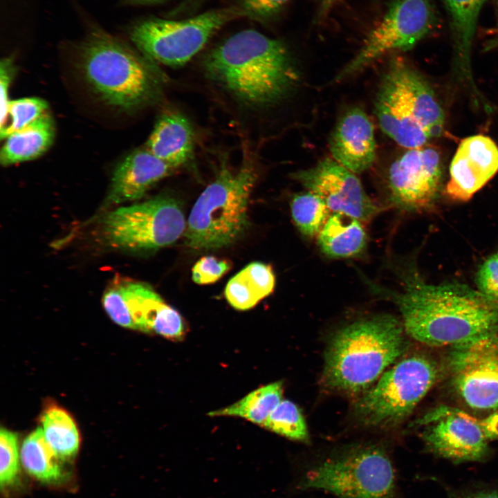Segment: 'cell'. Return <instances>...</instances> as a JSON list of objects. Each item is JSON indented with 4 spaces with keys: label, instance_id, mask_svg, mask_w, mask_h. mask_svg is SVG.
I'll use <instances>...</instances> for the list:
<instances>
[{
    "label": "cell",
    "instance_id": "3957f363",
    "mask_svg": "<svg viewBox=\"0 0 498 498\" xmlns=\"http://www.w3.org/2000/svg\"><path fill=\"white\" fill-rule=\"evenodd\" d=\"M404 331L403 322L389 314L360 319L340 329L324 353V385L349 396L365 393L405 351Z\"/></svg>",
    "mask_w": 498,
    "mask_h": 498
},
{
    "label": "cell",
    "instance_id": "7402d4cb",
    "mask_svg": "<svg viewBox=\"0 0 498 498\" xmlns=\"http://www.w3.org/2000/svg\"><path fill=\"white\" fill-rule=\"evenodd\" d=\"M317 238L322 253L333 259L358 256L367 243V232L362 222L338 212L331 214Z\"/></svg>",
    "mask_w": 498,
    "mask_h": 498
},
{
    "label": "cell",
    "instance_id": "8d00e7d4",
    "mask_svg": "<svg viewBox=\"0 0 498 498\" xmlns=\"http://www.w3.org/2000/svg\"><path fill=\"white\" fill-rule=\"evenodd\" d=\"M450 498H498V490H483L470 492L453 494Z\"/></svg>",
    "mask_w": 498,
    "mask_h": 498
},
{
    "label": "cell",
    "instance_id": "484cf974",
    "mask_svg": "<svg viewBox=\"0 0 498 498\" xmlns=\"http://www.w3.org/2000/svg\"><path fill=\"white\" fill-rule=\"evenodd\" d=\"M283 383L276 381L259 387L222 409L209 413L210 416H235L262 426L282 400Z\"/></svg>",
    "mask_w": 498,
    "mask_h": 498
},
{
    "label": "cell",
    "instance_id": "e0dca14e",
    "mask_svg": "<svg viewBox=\"0 0 498 498\" xmlns=\"http://www.w3.org/2000/svg\"><path fill=\"white\" fill-rule=\"evenodd\" d=\"M498 172V146L481 134L464 138L459 143L450 167L445 186L447 196L466 202Z\"/></svg>",
    "mask_w": 498,
    "mask_h": 498
},
{
    "label": "cell",
    "instance_id": "836d02e7",
    "mask_svg": "<svg viewBox=\"0 0 498 498\" xmlns=\"http://www.w3.org/2000/svg\"><path fill=\"white\" fill-rule=\"evenodd\" d=\"M288 0H241L246 17L262 19L275 13Z\"/></svg>",
    "mask_w": 498,
    "mask_h": 498
},
{
    "label": "cell",
    "instance_id": "f546056e",
    "mask_svg": "<svg viewBox=\"0 0 498 498\" xmlns=\"http://www.w3.org/2000/svg\"><path fill=\"white\" fill-rule=\"evenodd\" d=\"M48 102L39 98L30 97L10 100L7 122L0 129L1 139H5L13 132L26 127L48 112Z\"/></svg>",
    "mask_w": 498,
    "mask_h": 498
},
{
    "label": "cell",
    "instance_id": "6da1fadb",
    "mask_svg": "<svg viewBox=\"0 0 498 498\" xmlns=\"http://www.w3.org/2000/svg\"><path fill=\"white\" fill-rule=\"evenodd\" d=\"M403 288L392 290L367 280L371 291L394 303L405 333L431 347L456 346L498 326V302L458 283L430 284L410 270Z\"/></svg>",
    "mask_w": 498,
    "mask_h": 498
},
{
    "label": "cell",
    "instance_id": "d590c367",
    "mask_svg": "<svg viewBox=\"0 0 498 498\" xmlns=\"http://www.w3.org/2000/svg\"><path fill=\"white\" fill-rule=\"evenodd\" d=\"M480 422L486 438L498 440V408Z\"/></svg>",
    "mask_w": 498,
    "mask_h": 498
},
{
    "label": "cell",
    "instance_id": "44dd1931",
    "mask_svg": "<svg viewBox=\"0 0 498 498\" xmlns=\"http://www.w3.org/2000/svg\"><path fill=\"white\" fill-rule=\"evenodd\" d=\"M55 124L48 112L5 138L0 152L3 166L30 160L44 154L55 138Z\"/></svg>",
    "mask_w": 498,
    "mask_h": 498
},
{
    "label": "cell",
    "instance_id": "ab89813d",
    "mask_svg": "<svg viewBox=\"0 0 498 498\" xmlns=\"http://www.w3.org/2000/svg\"><path fill=\"white\" fill-rule=\"evenodd\" d=\"M495 3H496V8H497V16H498V0H495ZM497 28H498V23H497Z\"/></svg>",
    "mask_w": 498,
    "mask_h": 498
},
{
    "label": "cell",
    "instance_id": "4fadbf2b",
    "mask_svg": "<svg viewBox=\"0 0 498 498\" xmlns=\"http://www.w3.org/2000/svg\"><path fill=\"white\" fill-rule=\"evenodd\" d=\"M448 353V367L455 391L470 407L498 408V326Z\"/></svg>",
    "mask_w": 498,
    "mask_h": 498
},
{
    "label": "cell",
    "instance_id": "277c9868",
    "mask_svg": "<svg viewBox=\"0 0 498 498\" xmlns=\"http://www.w3.org/2000/svg\"><path fill=\"white\" fill-rule=\"evenodd\" d=\"M375 113L382 131L407 149L425 145L444 129V113L432 88L399 57L382 79Z\"/></svg>",
    "mask_w": 498,
    "mask_h": 498
},
{
    "label": "cell",
    "instance_id": "2e32d148",
    "mask_svg": "<svg viewBox=\"0 0 498 498\" xmlns=\"http://www.w3.org/2000/svg\"><path fill=\"white\" fill-rule=\"evenodd\" d=\"M293 178L307 191L318 195L333 212L367 222L381 210L356 174L333 158H326L311 168L298 171Z\"/></svg>",
    "mask_w": 498,
    "mask_h": 498
},
{
    "label": "cell",
    "instance_id": "30bf717a",
    "mask_svg": "<svg viewBox=\"0 0 498 498\" xmlns=\"http://www.w3.org/2000/svg\"><path fill=\"white\" fill-rule=\"evenodd\" d=\"M246 17L239 6L208 11L185 20L148 19L136 24L131 39L149 58L170 66H181L200 51L226 23Z\"/></svg>",
    "mask_w": 498,
    "mask_h": 498
},
{
    "label": "cell",
    "instance_id": "e575fe53",
    "mask_svg": "<svg viewBox=\"0 0 498 498\" xmlns=\"http://www.w3.org/2000/svg\"><path fill=\"white\" fill-rule=\"evenodd\" d=\"M11 57H6L1 61L0 85H1V125L3 128L8 120V107L9 104L8 89L13 77L15 67Z\"/></svg>",
    "mask_w": 498,
    "mask_h": 498
},
{
    "label": "cell",
    "instance_id": "52a82bcc",
    "mask_svg": "<svg viewBox=\"0 0 498 498\" xmlns=\"http://www.w3.org/2000/svg\"><path fill=\"white\" fill-rule=\"evenodd\" d=\"M298 487L338 498H395L396 475L382 447L358 445L316 463L303 474Z\"/></svg>",
    "mask_w": 498,
    "mask_h": 498
},
{
    "label": "cell",
    "instance_id": "83f0119b",
    "mask_svg": "<svg viewBox=\"0 0 498 498\" xmlns=\"http://www.w3.org/2000/svg\"><path fill=\"white\" fill-rule=\"evenodd\" d=\"M290 207L294 223L308 238L317 237L331 216L324 201L309 191L295 194Z\"/></svg>",
    "mask_w": 498,
    "mask_h": 498
},
{
    "label": "cell",
    "instance_id": "9c48e42d",
    "mask_svg": "<svg viewBox=\"0 0 498 498\" xmlns=\"http://www.w3.org/2000/svg\"><path fill=\"white\" fill-rule=\"evenodd\" d=\"M186 223L178 201L163 195L111 211L102 221L101 232L112 248L144 252L175 243Z\"/></svg>",
    "mask_w": 498,
    "mask_h": 498
},
{
    "label": "cell",
    "instance_id": "d6a6232c",
    "mask_svg": "<svg viewBox=\"0 0 498 498\" xmlns=\"http://www.w3.org/2000/svg\"><path fill=\"white\" fill-rule=\"evenodd\" d=\"M477 290L498 302V252L489 256L476 274Z\"/></svg>",
    "mask_w": 498,
    "mask_h": 498
},
{
    "label": "cell",
    "instance_id": "f1b7e54d",
    "mask_svg": "<svg viewBox=\"0 0 498 498\" xmlns=\"http://www.w3.org/2000/svg\"><path fill=\"white\" fill-rule=\"evenodd\" d=\"M262 427L288 439L306 442L308 432L299 407L292 401L282 400Z\"/></svg>",
    "mask_w": 498,
    "mask_h": 498
},
{
    "label": "cell",
    "instance_id": "4dcf8cb0",
    "mask_svg": "<svg viewBox=\"0 0 498 498\" xmlns=\"http://www.w3.org/2000/svg\"><path fill=\"white\" fill-rule=\"evenodd\" d=\"M20 453L17 434L6 428L0 430V484L1 488L13 484L18 477Z\"/></svg>",
    "mask_w": 498,
    "mask_h": 498
},
{
    "label": "cell",
    "instance_id": "4316f807",
    "mask_svg": "<svg viewBox=\"0 0 498 498\" xmlns=\"http://www.w3.org/2000/svg\"><path fill=\"white\" fill-rule=\"evenodd\" d=\"M44 436L62 460L73 458L80 446V434L71 416L64 409L53 405L41 416Z\"/></svg>",
    "mask_w": 498,
    "mask_h": 498
},
{
    "label": "cell",
    "instance_id": "9a60e30c",
    "mask_svg": "<svg viewBox=\"0 0 498 498\" xmlns=\"http://www.w3.org/2000/svg\"><path fill=\"white\" fill-rule=\"evenodd\" d=\"M416 424L423 426L427 447L434 453L456 461H477L488 452V440L480 421L455 407L441 405L429 411Z\"/></svg>",
    "mask_w": 498,
    "mask_h": 498
},
{
    "label": "cell",
    "instance_id": "603a6c76",
    "mask_svg": "<svg viewBox=\"0 0 498 498\" xmlns=\"http://www.w3.org/2000/svg\"><path fill=\"white\" fill-rule=\"evenodd\" d=\"M275 286V276L272 267L255 261L247 265L228 281L224 294L234 308L246 311L268 296Z\"/></svg>",
    "mask_w": 498,
    "mask_h": 498
},
{
    "label": "cell",
    "instance_id": "74e56055",
    "mask_svg": "<svg viewBox=\"0 0 498 498\" xmlns=\"http://www.w3.org/2000/svg\"><path fill=\"white\" fill-rule=\"evenodd\" d=\"M336 0H323L321 4L320 15L325 14L332 7Z\"/></svg>",
    "mask_w": 498,
    "mask_h": 498
},
{
    "label": "cell",
    "instance_id": "5b68a950",
    "mask_svg": "<svg viewBox=\"0 0 498 498\" xmlns=\"http://www.w3.org/2000/svg\"><path fill=\"white\" fill-rule=\"evenodd\" d=\"M79 62L89 86L108 105L133 111L156 95V82L150 66L107 33H91L80 48Z\"/></svg>",
    "mask_w": 498,
    "mask_h": 498
},
{
    "label": "cell",
    "instance_id": "ba28073f",
    "mask_svg": "<svg viewBox=\"0 0 498 498\" xmlns=\"http://www.w3.org/2000/svg\"><path fill=\"white\" fill-rule=\"evenodd\" d=\"M439 369L430 357L415 354L385 371L360 395L354 412L365 425L391 427L405 419L436 381Z\"/></svg>",
    "mask_w": 498,
    "mask_h": 498
},
{
    "label": "cell",
    "instance_id": "ac0fdd59",
    "mask_svg": "<svg viewBox=\"0 0 498 498\" xmlns=\"http://www.w3.org/2000/svg\"><path fill=\"white\" fill-rule=\"evenodd\" d=\"M332 158L354 174L368 169L376 158L372 122L359 108L347 111L339 120L329 140Z\"/></svg>",
    "mask_w": 498,
    "mask_h": 498
},
{
    "label": "cell",
    "instance_id": "f35d334b",
    "mask_svg": "<svg viewBox=\"0 0 498 498\" xmlns=\"http://www.w3.org/2000/svg\"><path fill=\"white\" fill-rule=\"evenodd\" d=\"M133 2H137V3H153V2H157L160 1L161 0H129Z\"/></svg>",
    "mask_w": 498,
    "mask_h": 498
},
{
    "label": "cell",
    "instance_id": "5bb4252c",
    "mask_svg": "<svg viewBox=\"0 0 498 498\" xmlns=\"http://www.w3.org/2000/svg\"><path fill=\"white\" fill-rule=\"evenodd\" d=\"M442 168L440 154L435 148L423 145L408 149L388 170L391 205L408 212L432 210L441 187Z\"/></svg>",
    "mask_w": 498,
    "mask_h": 498
},
{
    "label": "cell",
    "instance_id": "1f68e13d",
    "mask_svg": "<svg viewBox=\"0 0 498 498\" xmlns=\"http://www.w3.org/2000/svg\"><path fill=\"white\" fill-rule=\"evenodd\" d=\"M227 260L205 256L198 260L192 269V278L199 285L212 284L219 280L230 268Z\"/></svg>",
    "mask_w": 498,
    "mask_h": 498
},
{
    "label": "cell",
    "instance_id": "d4e9b609",
    "mask_svg": "<svg viewBox=\"0 0 498 498\" xmlns=\"http://www.w3.org/2000/svg\"><path fill=\"white\" fill-rule=\"evenodd\" d=\"M20 460L26 472L40 481L56 483L65 477L62 460L48 443L41 427L24 439Z\"/></svg>",
    "mask_w": 498,
    "mask_h": 498
},
{
    "label": "cell",
    "instance_id": "d6986e66",
    "mask_svg": "<svg viewBox=\"0 0 498 498\" xmlns=\"http://www.w3.org/2000/svg\"><path fill=\"white\" fill-rule=\"evenodd\" d=\"M174 170L145 147L136 149L114 169L106 201L118 205L139 199Z\"/></svg>",
    "mask_w": 498,
    "mask_h": 498
},
{
    "label": "cell",
    "instance_id": "ffe728a7",
    "mask_svg": "<svg viewBox=\"0 0 498 498\" xmlns=\"http://www.w3.org/2000/svg\"><path fill=\"white\" fill-rule=\"evenodd\" d=\"M145 147L175 169L187 163L193 151L190 123L176 112L163 113L157 120Z\"/></svg>",
    "mask_w": 498,
    "mask_h": 498
},
{
    "label": "cell",
    "instance_id": "7c38bea8",
    "mask_svg": "<svg viewBox=\"0 0 498 498\" xmlns=\"http://www.w3.org/2000/svg\"><path fill=\"white\" fill-rule=\"evenodd\" d=\"M102 302L111 320L120 326L174 341L182 340L187 333L181 314L146 283L116 281L106 289Z\"/></svg>",
    "mask_w": 498,
    "mask_h": 498
},
{
    "label": "cell",
    "instance_id": "8fae6325",
    "mask_svg": "<svg viewBox=\"0 0 498 498\" xmlns=\"http://www.w3.org/2000/svg\"><path fill=\"white\" fill-rule=\"evenodd\" d=\"M436 23L433 0H393L336 80L354 74L387 53L412 48L434 30Z\"/></svg>",
    "mask_w": 498,
    "mask_h": 498
},
{
    "label": "cell",
    "instance_id": "7a4b0ae2",
    "mask_svg": "<svg viewBox=\"0 0 498 498\" xmlns=\"http://www.w3.org/2000/svg\"><path fill=\"white\" fill-rule=\"evenodd\" d=\"M205 68L239 100L268 105L293 87L297 71L285 45L254 30L237 33L212 49Z\"/></svg>",
    "mask_w": 498,
    "mask_h": 498
},
{
    "label": "cell",
    "instance_id": "cb8c5ba5",
    "mask_svg": "<svg viewBox=\"0 0 498 498\" xmlns=\"http://www.w3.org/2000/svg\"><path fill=\"white\" fill-rule=\"evenodd\" d=\"M486 1L443 0L449 16L455 61L461 68L469 66L479 15Z\"/></svg>",
    "mask_w": 498,
    "mask_h": 498
},
{
    "label": "cell",
    "instance_id": "8992f818",
    "mask_svg": "<svg viewBox=\"0 0 498 498\" xmlns=\"http://www.w3.org/2000/svg\"><path fill=\"white\" fill-rule=\"evenodd\" d=\"M257 179L250 165L236 172L222 169L200 194L190 213L183 237L196 251L232 245L248 227L250 196Z\"/></svg>",
    "mask_w": 498,
    "mask_h": 498
}]
</instances>
